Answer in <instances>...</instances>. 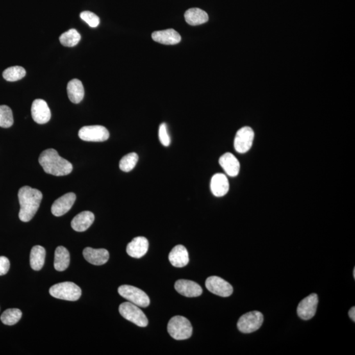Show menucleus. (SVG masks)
Listing matches in <instances>:
<instances>
[{"mask_svg":"<svg viewBox=\"0 0 355 355\" xmlns=\"http://www.w3.org/2000/svg\"><path fill=\"white\" fill-rule=\"evenodd\" d=\"M20 204L19 217L22 222H27L32 220L40 206L43 195L40 190L30 186H23L18 192Z\"/></svg>","mask_w":355,"mask_h":355,"instance_id":"obj_1","label":"nucleus"},{"mask_svg":"<svg viewBox=\"0 0 355 355\" xmlns=\"http://www.w3.org/2000/svg\"><path fill=\"white\" fill-rule=\"evenodd\" d=\"M38 161L45 172L54 176H66L72 170V164L59 156L56 149L44 150L40 154Z\"/></svg>","mask_w":355,"mask_h":355,"instance_id":"obj_2","label":"nucleus"},{"mask_svg":"<svg viewBox=\"0 0 355 355\" xmlns=\"http://www.w3.org/2000/svg\"><path fill=\"white\" fill-rule=\"evenodd\" d=\"M168 334L176 340H187L192 335L193 327L190 321L182 316H175L168 322Z\"/></svg>","mask_w":355,"mask_h":355,"instance_id":"obj_3","label":"nucleus"},{"mask_svg":"<svg viewBox=\"0 0 355 355\" xmlns=\"http://www.w3.org/2000/svg\"><path fill=\"white\" fill-rule=\"evenodd\" d=\"M50 295L57 299L75 301L80 299L82 290L73 282H65L55 284L49 289Z\"/></svg>","mask_w":355,"mask_h":355,"instance_id":"obj_4","label":"nucleus"},{"mask_svg":"<svg viewBox=\"0 0 355 355\" xmlns=\"http://www.w3.org/2000/svg\"><path fill=\"white\" fill-rule=\"evenodd\" d=\"M119 313L125 319L134 323L138 326L146 327L148 320L139 307L131 302H125L119 306Z\"/></svg>","mask_w":355,"mask_h":355,"instance_id":"obj_5","label":"nucleus"},{"mask_svg":"<svg viewBox=\"0 0 355 355\" xmlns=\"http://www.w3.org/2000/svg\"><path fill=\"white\" fill-rule=\"evenodd\" d=\"M118 292L124 299L139 307L145 308L149 306V297L144 291L136 287L129 285L121 286L118 288Z\"/></svg>","mask_w":355,"mask_h":355,"instance_id":"obj_6","label":"nucleus"},{"mask_svg":"<svg viewBox=\"0 0 355 355\" xmlns=\"http://www.w3.org/2000/svg\"><path fill=\"white\" fill-rule=\"evenodd\" d=\"M263 315L261 312L251 311L241 316L237 326L242 333L250 334L258 331L263 324Z\"/></svg>","mask_w":355,"mask_h":355,"instance_id":"obj_7","label":"nucleus"},{"mask_svg":"<svg viewBox=\"0 0 355 355\" xmlns=\"http://www.w3.org/2000/svg\"><path fill=\"white\" fill-rule=\"evenodd\" d=\"M79 138L86 142H100L108 140V130L100 125L84 126L79 132Z\"/></svg>","mask_w":355,"mask_h":355,"instance_id":"obj_8","label":"nucleus"},{"mask_svg":"<svg viewBox=\"0 0 355 355\" xmlns=\"http://www.w3.org/2000/svg\"><path fill=\"white\" fill-rule=\"evenodd\" d=\"M255 134L249 126H245L237 132L234 139V148L240 154L246 153L251 149L253 142Z\"/></svg>","mask_w":355,"mask_h":355,"instance_id":"obj_9","label":"nucleus"},{"mask_svg":"<svg viewBox=\"0 0 355 355\" xmlns=\"http://www.w3.org/2000/svg\"><path fill=\"white\" fill-rule=\"evenodd\" d=\"M206 286L210 292L220 297H229L233 293L231 284L218 276L209 277L206 282Z\"/></svg>","mask_w":355,"mask_h":355,"instance_id":"obj_10","label":"nucleus"},{"mask_svg":"<svg viewBox=\"0 0 355 355\" xmlns=\"http://www.w3.org/2000/svg\"><path fill=\"white\" fill-rule=\"evenodd\" d=\"M318 303V295L316 293L307 296L299 302L297 307V315L304 320L311 319L315 315Z\"/></svg>","mask_w":355,"mask_h":355,"instance_id":"obj_11","label":"nucleus"},{"mask_svg":"<svg viewBox=\"0 0 355 355\" xmlns=\"http://www.w3.org/2000/svg\"><path fill=\"white\" fill-rule=\"evenodd\" d=\"M32 117L36 123H47L51 118V111L46 102L42 99H35L32 105Z\"/></svg>","mask_w":355,"mask_h":355,"instance_id":"obj_12","label":"nucleus"},{"mask_svg":"<svg viewBox=\"0 0 355 355\" xmlns=\"http://www.w3.org/2000/svg\"><path fill=\"white\" fill-rule=\"evenodd\" d=\"M76 195L72 192L67 193L58 198L52 206V213L56 217L64 215L72 208L76 201Z\"/></svg>","mask_w":355,"mask_h":355,"instance_id":"obj_13","label":"nucleus"},{"mask_svg":"<svg viewBox=\"0 0 355 355\" xmlns=\"http://www.w3.org/2000/svg\"><path fill=\"white\" fill-rule=\"evenodd\" d=\"M174 288L178 293L187 297H199L202 293L201 287L199 284L188 280L176 281Z\"/></svg>","mask_w":355,"mask_h":355,"instance_id":"obj_14","label":"nucleus"},{"mask_svg":"<svg viewBox=\"0 0 355 355\" xmlns=\"http://www.w3.org/2000/svg\"><path fill=\"white\" fill-rule=\"evenodd\" d=\"M149 242L145 237L139 236L134 238L127 245L126 252L129 256L139 259L144 256L148 251Z\"/></svg>","mask_w":355,"mask_h":355,"instance_id":"obj_15","label":"nucleus"},{"mask_svg":"<svg viewBox=\"0 0 355 355\" xmlns=\"http://www.w3.org/2000/svg\"><path fill=\"white\" fill-rule=\"evenodd\" d=\"M83 256L88 263L97 266L104 265L109 259V253L108 250L93 249L92 247L85 248L83 251Z\"/></svg>","mask_w":355,"mask_h":355,"instance_id":"obj_16","label":"nucleus"},{"mask_svg":"<svg viewBox=\"0 0 355 355\" xmlns=\"http://www.w3.org/2000/svg\"><path fill=\"white\" fill-rule=\"evenodd\" d=\"M151 36L155 42L165 45H175L181 41V35L172 29L154 32Z\"/></svg>","mask_w":355,"mask_h":355,"instance_id":"obj_17","label":"nucleus"},{"mask_svg":"<svg viewBox=\"0 0 355 355\" xmlns=\"http://www.w3.org/2000/svg\"><path fill=\"white\" fill-rule=\"evenodd\" d=\"M170 263L177 268H183L189 263L188 250L183 245H178L171 250L168 256Z\"/></svg>","mask_w":355,"mask_h":355,"instance_id":"obj_18","label":"nucleus"},{"mask_svg":"<svg viewBox=\"0 0 355 355\" xmlns=\"http://www.w3.org/2000/svg\"><path fill=\"white\" fill-rule=\"evenodd\" d=\"M219 164L229 176H238L240 172V164L233 154L226 153L222 155L219 159Z\"/></svg>","mask_w":355,"mask_h":355,"instance_id":"obj_19","label":"nucleus"},{"mask_svg":"<svg viewBox=\"0 0 355 355\" xmlns=\"http://www.w3.org/2000/svg\"><path fill=\"white\" fill-rule=\"evenodd\" d=\"M229 180L222 173H217L211 179V190L216 197L224 196L229 192Z\"/></svg>","mask_w":355,"mask_h":355,"instance_id":"obj_20","label":"nucleus"},{"mask_svg":"<svg viewBox=\"0 0 355 355\" xmlns=\"http://www.w3.org/2000/svg\"><path fill=\"white\" fill-rule=\"evenodd\" d=\"M95 220L94 213L90 211H83L76 217H74L71 221V227L74 231L77 232H84L91 226Z\"/></svg>","mask_w":355,"mask_h":355,"instance_id":"obj_21","label":"nucleus"},{"mask_svg":"<svg viewBox=\"0 0 355 355\" xmlns=\"http://www.w3.org/2000/svg\"><path fill=\"white\" fill-rule=\"evenodd\" d=\"M67 94L70 101L73 104H79L83 101L84 89L83 83L79 79H73L67 84Z\"/></svg>","mask_w":355,"mask_h":355,"instance_id":"obj_22","label":"nucleus"},{"mask_svg":"<svg viewBox=\"0 0 355 355\" xmlns=\"http://www.w3.org/2000/svg\"><path fill=\"white\" fill-rule=\"evenodd\" d=\"M184 18L186 22L192 26L206 23L209 20V16L206 11L199 8L189 9L186 11Z\"/></svg>","mask_w":355,"mask_h":355,"instance_id":"obj_23","label":"nucleus"},{"mask_svg":"<svg viewBox=\"0 0 355 355\" xmlns=\"http://www.w3.org/2000/svg\"><path fill=\"white\" fill-rule=\"evenodd\" d=\"M70 264V254L65 247L59 246L55 251L54 268L58 271H64Z\"/></svg>","mask_w":355,"mask_h":355,"instance_id":"obj_24","label":"nucleus"},{"mask_svg":"<svg viewBox=\"0 0 355 355\" xmlns=\"http://www.w3.org/2000/svg\"><path fill=\"white\" fill-rule=\"evenodd\" d=\"M45 258V250L40 245L34 246L30 256V263L33 270H40L44 266Z\"/></svg>","mask_w":355,"mask_h":355,"instance_id":"obj_25","label":"nucleus"},{"mask_svg":"<svg viewBox=\"0 0 355 355\" xmlns=\"http://www.w3.org/2000/svg\"><path fill=\"white\" fill-rule=\"evenodd\" d=\"M81 36L75 29H70L63 33L59 37L61 44L66 47H74L79 44Z\"/></svg>","mask_w":355,"mask_h":355,"instance_id":"obj_26","label":"nucleus"},{"mask_svg":"<svg viewBox=\"0 0 355 355\" xmlns=\"http://www.w3.org/2000/svg\"><path fill=\"white\" fill-rule=\"evenodd\" d=\"M25 75H26V70L20 66L9 67L3 72L4 79L9 82L19 81L23 79Z\"/></svg>","mask_w":355,"mask_h":355,"instance_id":"obj_27","label":"nucleus"},{"mask_svg":"<svg viewBox=\"0 0 355 355\" xmlns=\"http://www.w3.org/2000/svg\"><path fill=\"white\" fill-rule=\"evenodd\" d=\"M22 312L18 309H9L1 316L2 322L4 324L13 325L17 324L22 317Z\"/></svg>","mask_w":355,"mask_h":355,"instance_id":"obj_28","label":"nucleus"},{"mask_svg":"<svg viewBox=\"0 0 355 355\" xmlns=\"http://www.w3.org/2000/svg\"><path fill=\"white\" fill-rule=\"evenodd\" d=\"M139 157L137 154L131 153L126 155L121 159L119 163V168L122 171L128 172L131 171L138 161Z\"/></svg>","mask_w":355,"mask_h":355,"instance_id":"obj_29","label":"nucleus"},{"mask_svg":"<svg viewBox=\"0 0 355 355\" xmlns=\"http://www.w3.org/2000/svg\"><path fill=\"white\" fill-rule=\"evenodd\" d=\"M13 115L10 107L0 106V127L10 128L13 124Z\"/></svg>","mask_w":355,"mask_h":355,"instance_id":"obj_30","label":"nucleus"},{"mask_svg":"<svg viewBox=\"0 0 355 355\" xmlns=\"http://www.w3.org/2000/svg\"><path fill=\"white\" fill-rule=\"evenodd\" d=\"M81 18L92 28H95L99 24L100 20L98 16L91 11H83L81 13Z\"/></svg>","mask_w":355,"mask_h":355,"instance_id":"obj_31","label":"nucleus"},{"mask_svg":"<svg viewBox=\"0 0 355 355\" xmlns=\"http://www.w3.org/2000/svg\"><path fill=\"white\" fill-rule=\"evenodd\" d=\"M159 138L164 146L167 147L170 145V138L168 135L167 125L165 123L161 124L159 126Z\"/></svg>","mask_w":355,"mask_h":355,"instance_id":"obj_32","label":"nucleus"},{"mask_svg":"<svg viewBox=\"0 0 355 355\" xmlns=\"http://www.w3.org/2000/svg\"><path fill=\"white\" fill-rule=\"evenodd\" d=\"M10 263L6 257H0V276L5 275L10 270Z\"/></svg>","mask_w":355,"mask_h":355,"instance_id":"obj_33","label":"nucleus"},{"mask_svg":"<svg viewBox=\"0 0 355 355\" xmlns=\"http://www.w3.org/2000/svg\"><path fill=\"white\" fill-rule=\"evenodd\" d=\"M349 315L351 320L355 322V307H352L351 309H350L349 312Z\"/></svg>","mask_w":355,"mask_h":355,"instance_id":"obj_34","label":"nucleus"},{"mask_svg":"<svg viewBox=\"0 0 355 355\" xmlns=\"http://www.w3.org/2000/svg\"><path fill=\"white\" fill-rule=\"evenodd\" d=\"M353 276H354V278H355V268H354V270H353Z\"/></svg>","mask_w":355,"mask_h":355,"instance_id":"obj_35","label":"nucleus"}]
</instances>
